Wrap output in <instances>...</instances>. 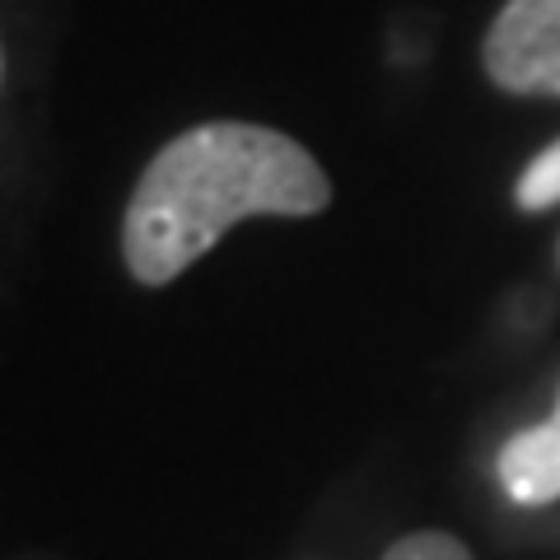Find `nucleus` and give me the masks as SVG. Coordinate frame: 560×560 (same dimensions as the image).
<instances>
[{
  "instance_id": "423d86ee",
  "label": "nucleus",
  "mask_w": 560,
  "mask_h": 560,
  "mask_svg": "<svg viewBox=\"0 0 560 560\" xmlns=\"http://www.w3.org/2000/svg\"><path fill=\"white\" fill-rule=\"evenodd\" d=\"M0 80H5V51H0Z\"/></svg>"
},
{
  "instance_id": "20e7f679",
  "label": "nucleus",
  "mask_w": 560,
  "mask_h": 560,
  "mask_svg": "<svg viewBox=\"0 0 560 560\" xmlns=\"http://www.w3.org/2000/svg\"><path fill=\"white\" fill-rule=\"evenodd\" d=\"M514 201L523 210L560 206V140H556V145H547L528 168H523V178L514 187Z\"/></svg>"
},
{
  "instance_id": "39448f33",
  "label": "nucleus",
  "mask_w": 560,
  "mask_h": 560,
  "mask_svg": "<svg viewBox=\"0 0 560 560\" xmlns=\"http://www.w3.org/2000/svg\"><path fill=\"white\" fill-rule=\"evenodd\" d=\"M383 560H471V551L448 533H411L393 541Z\"/></svg>"
},
{
  "instance_id": "7ed1b4c3",
  "label": "nucleus",
  "mask_w": 560,
  "mask_h": 560,
  "mask_svg": "<svg viewBox=\"0 0 560 560\" xmlns=\"http://www.w3.org/2000/svg\"><path fill=\"white\" fill-rule=\"evenodd\" d=\"M500 481L518 504L560 500V407L547 425L523 430L500 448Z\"/></svg>"
},
{
  "instance_id": "f03ea898",
  "label": "nucleus",
  "mask_w": 560,
  "mask_h": 560,
  "mask_svg": "<svg viewBox=\"0 0 560 560\" xmlns=\"http://www.w3.org/2000/svg\"><path fill=\"white\" fill-rule=\"evenodd\" d=\"M481 57L500 90L560 98V0H510L490 24Z\"/></svg>"
},
{
  "instance_id": "f257e3e1",
  "label": "nucleus",
  "mask_w": 560,
  "mask_h": 560,
  "mask_svg": "<svg viewBox=\"0 0 560 560\" xmlns=\"http://www.w3.org/2000/svg\"><path fill=\"white\" fill-rule=\"evenodd\" d=\"M331 201L323 164L285 131L206 121L154 154L121 215V257L140 285H168L253 215H318Z\"/></svg>"
}]
</instances>
